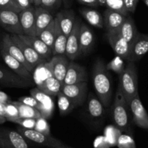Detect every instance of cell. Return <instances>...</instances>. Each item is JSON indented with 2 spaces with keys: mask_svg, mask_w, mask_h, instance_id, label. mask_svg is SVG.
<instances>
[{
  "mask_svg": "<svg viewBox=\"0 0 148 148\" xmlns=\"http://www.w3.org/2000/svg\"><path fill=\"white\" fill-rule=\"evenodd\" d=\"M125 8L129 13H134L137 7L139 0H123Z\"/></svg>",
  "mask_w": 148,
  "mask_h": 148,
  "instance_id": "44",
  "label": "cell"
},
{
  "mask_svg": "<svg viewBox=\"0 0 148 148\" xmlns=\"http://www.w3.org/2000/svg\"><path fill=\"white\" fill-rule=\"evenodd\" d=\"M55 19V18H54ZM55 28H56V36H55V42H54L53 47H52V55H65L66 51V44L68 36L65 35L61 31L60 28L58 26V23L55 19Z\"/></svg>",
  "mask_w": 148,
  "mask_h": 148,
  "instance_id": "29",
  "label": "cell"
},
{
  "mask_svg": "<svg viewBox=\"0 0 148 148\" xmlns=\"http://www.w3.org/2000/svg\"><path fill=\"white\" fill-rule=\"evenodd\" d=\"M55 148H70V147H67V146H65L64 145H60V146L57 147H55Z\"/></svg>",
  "mask_w": 148,
  "mask_h": 148,
  "instance_id": "53",
  "label": "cell"
},
{
  "mask_svg": "<svg viewBox=\"0 0 148 148\" xmlns=\"http://www.w3.org/2000/svg\"><path fill=\"white\" fill-rule=\"evenodd\" d=\"M106 68L108 71H111L120 75L124 70V62L123 59L119 56H116L111 61L106 65Z\"/></svg>",
  "mask_w": 148,
  "mask_h": 148,
  "instance_id": "36",
  "label": "cell"
},
{
  "mask_svg": "<svg viewBox=\"0 0 148 148\" xmlns=\"http://www.w3.org/2000/svg\"><path fill=\"white\" fill-rule=\"evenodd\" d=\"M12 102L18 108V112H19V118L37 119L42 117L39 111L35 108L28 106L19 101H12Z\"/></svg>",
  "mask_w": 148,
  "mask_h": 148,
  "instance_id": "32",
  "label": "cell"
},
{
  "mask_svg": "<svg viewBox=\"0 0 148 148\" xmlns=\"http://www.w3.org/2000/svg\"><path fill=\"white\" fill-rule=\"evenodd\" d=\"M0 10H7L19 13L22 11L21 8L14 0H0Z\"/></svg>",
  "mask_w": 148,
  "mask_h": 148,
  "instance_id": "41",
  "label": "cell"
},
{
  "mask_svg": "<svg viewBox=\"0 0 148 148\" xmlns=\"http://www.w3.org/2000/svg\"><path fill=\"white\" fill-rule=\"evenodd\" d=\"M143 2H144V3H145V5L148 7V0H143Z\"/></svg>",
  "mask_w": 148,
  "mask_h": 148,
  "instance_id": "55",
  "label": "cell"
},
{
  "mask_svg": "<svg viewBox=\"0 0 148 148\" xmlns=\"http://www.w3.org/2000/svg\"><path fill=\"white\" fill-rule=\"evenodd\" d=\"M30 94H31V96L36 98L38 102L41 104V109L39 110V113H41L42 117L45 118L47 120L51 118L55 110V103H54L52 97L44 93L37 87L31 89L30 91Z\"/></svg>",
  "mask_w": 148,
  "mask_h": 148,
  "instance_id": "14",
  "label": "cell"
},
{
  "mask_svg": "<svg viewBox=\"0 0 148 148\" xmlns=\"http://www.w3.org/2000/svg\"><path fill=\"white\" fill-rule=\"evenodd\" d=\"M33 82L37 86L42 84L43 82L47 80L49 78L54 76L52 71V64L51 61L43 62L37 67H36L32 73Z\"/></svg>",
  "mask_w": 148,
  "mask_h": 148,
  "instance_id": "23",
  "label": "cell"
},
{
  "mask_svg": "<svg viewBox=\"0 0 148 148\" xmlns=\"http://www.w3.org/2000/svg\"><path fill=\"white\" fill-rule=\"evenodd\" d=\"M119 86L129 105L138 92L137 69L135 62H128L123 72L119 75Z\"/></svg>",
  "mask_w": 148,
  "mask_h": 148,
  "instance_id": "2",
  "label": "cell"
},
{
  "mask_svg": "<svg viewBox=\"0 0 148 148\" xmlns=\"http://www.w3.org/2000/svg\"><path fill=\"white\" fill-rule=\"evenodd\" d=\"M34 129L38 131V132H41V133L45 134L51 135L49 124L48 123L47 119L43 117H40L36 119Z\"/></svg>",
  "mask_w": 148,
  "mask_h": 148,
  "instance_id": "40",
  "label": "cell"
},
{
  "mask_svg": "<svg viewBox=\"0 0 148 148\" xmlns=\"http://www.w3.org/2000/svg\"><path fill=\"white\" fill-rule=\"evenodd\" d=\"M105 2L106 0H98L99 6H105Z\"/></svg>",
  "mask_w": 148,
  "mask_h": 148,
  "instance_id": "51",
  "label": "cell"
},
{
  "mask_svg": "<svg viewBox=\"0 0 148 148\" xmlns=\"http://www.w3.org/2000/svg\"><path fill=\"white\" fill-rule=\"evenodd\" d=\"M133 121L138 127L148 130V114L143 106L139 95L134 97L129 103Z\"/></svg>",
  "mask_w": 148,
  "mask_h": 148,
  "instance_id": "10",
  "label": "cell"
},
{
  "mask_svg": "<svg viewBox=\"0 0 148 148\" xmlns=\"http://www.w3.org/2000/svg\"><path fill=\"white\" fill-rule=\"evenodd\" d=\"M0 116L5 118V104L0 103Z\"/></svg>",
  "mask_w": 148,
  "mask_h": 148,
  "instance_id": "49",
  "label": "cell"
},
{
  "mask_svg": "<svg viewBox=\"0 0 148 148\" xmlns=\"http://www.w3.org/2000/svg\"><path fill=\"white\" fill-rule=\"evenodd\" d=\"M6 121H7V120L5 117L0 116V124H2V123H5Z\"/></svg>",
  "mask_w": 148,
  "mask_h": 148,
  "instance_id": "52",
  "label": "cell"
},
{
  "mask_svg": "<svg viewBox=\"0 0 148 148\" xmlns=\"http://www.w3.org/2000/svg\"><path fill=\"white\" fill-rule=\"evenodd\" d=\"M105 7L107 9L116 11L125 16L129 15V12L125 8L123 0H106Z\"/></svg>",
  "mask_w": 148,
  "mask_h": 148,
  "instance_id": "35",
  "label": "cell"
},
{
  "mask_svg": "<svg viewBox=\"0 0 148 148\" xmlns=\"http://www.w3.org/2000/svg\"><path fill=\"white\" fill-rule=\"evenodd\" d=\"M107 36L108 42L116 56L127 61L130 52L131 45L123 39L119 28L107 31Z\"/></svg>",
  "mask_w": 148,
  "mask_h": 148,
  "instance_id": "6",
  "label": "cell"
},
{
  "mask_svg": "<svg viewBox=\"0 0 148 148\" xmlns=\"http://www.w3.org/2000/svg\"><path fill=\"white\" fill-rule=\"evenodd\" d=\"M77 1L82 5L92 7V8H97L99 6L98 0H77Z\"/></svg>",
  "mask_w": 148,
  "mask_h": 148,
  "instance_id": "46",
  "label": "cell"
},
{
  "mask_svg": "<svg viewBox=\"0 0 148 148\" xmlns=\"http://www.w3.org/2000/svg\"><path fill=\"white\" fill-rule=\"evenodd\" d=\"M129 106L125 99L119 86L115 95V100L112 107V118L115 126L121 132H126L129 128Z\"/></svg>",
  "mask_w": 148,
  "mask_h": 148,
  "instance_id": "3",
  "label": "cell"
},
{
  "mask_svg": "<svg viewBox=\"0 0 148 148\" xmlns=\"http://www.w3.org/2000/svg\"><path fill=\"white\" fill-rule=\"evenodd\" d=\"M62 2H63L64 5H67L68 4V2H69V0H62Z\"/></svg>",
  "mask_w": 148,
  "mask_h": 148,
  "instance_id": "54",
  "label": "cell"
},
{
  "mask_svg": "<svg viewBox=\"0 0 148 148\" xmlns=\"http://www.w3.org/2000/svg\"><path fill=\"white\" fill-rule=\"evenodd\" d=\"M86 112L92 119L99 121L104 117L105 108L103 104L93 93H89L86 101Z\"/></svg>",
  "mask_w": 148,
  "mask_h": 148,
  "instance_id": "20",
  "label": "cell"
},
{
  "mask_svg": "<svg viewBox=\"0 0 148 148\" xmlns=\"http://www.w3.org/2000/svg\"><path fill=\"white\" fill-rule=\"evenodd\" d=\"M81 25L82 22L80 19L76 18L73 28L67 39L65 56L71 61L77 59L81 55L80 44H79V33H80Z\"/></svg>",
  "mask_w": 148,
  "mask_h": 148,
  "instance_id": "7",
  "label": "cell"
},
{
  "mask_svg": "<svg viewBox=\"0 0 148 148\" xmlns=\"http://www.w3.org/2000/svg\"><path fill=\"white\" fill-rule=\"evenodd\" d=\"M0 48L8 52L10 55L19 61L23 64L30 72L32 73L34 72V68H33L28 62L26 59L24 57L22 51L19 48V47L13 42L10 34H5L2 37L1 43H0Z\"/></svg>",
  "mask_w": 148,
  "mask_h": 148,
  "instance_id": "9",
  "label": "cell"
},
{
  "mask_svg": "<svg viewBox=\"0 0 148 148\" xmlns=\"http://www.w3.org/2000/svg\"><path fill=\"white\" fill-rule=\"evenodd\" d=\"M92 81L97 96L105 108H108L112 98V84L106 65L100 60H97L94 65Z\"/></svg>",
  "mask_w": 148,
  "mask_h": 148,
  "instance_id": "1",
  "label": "cell"
},
{
  "mask_svg": "<svg viewBox=\"0 0 148 148\" xmlns=\"http://www.w3.org/2000/svg\"><path fill=\"white\" fill-rule=\"evenodd\" d=\"M116 146L119 148H136V143L132 136L121 134L118 139Z\"/></svg>",
  "mask_w": 148,
  "mask_h": 148,
  "instance_id": "38",
  "label": "cell"
},
{
  "mask_svg": "<svg viewBox=\"0 0 148 148\" xmlns=\"http://www.w3.org/2000/svg\"><path fill=\"white\" fill-rule=\"evenodd\" d=\"M0 26L10 34L23 35L19 15L13 11L0 10Z\"/></svg>",
  "mask_w": 148,
  "mask_h": 148,
  "instance_id": "8",
  "label": "cell"
},
{
  "mask_svg": "<svg viewBox=\"0 0 148 148\" xmlns=\"http://www.w3.org/2000/svg\"><path fill=\"white\" fill-rule=\"evenodd\" d=\"M35 18L36 36H38L39 34L52 22L54 17L50 12L45 8L42 7H35Z\"/></svg>",
  "mask_w": 148,
  "mask_h": 148,
  "instance_id": "26",
  "label": "cell"
},
{
  "mask_svg": "<svg viewBox=\"0 0 148 148\" xmlns=\"http://www.w3.org/2000/svg\"><path fill=\"white\" fill-rule=\"evenodd\" d=\"M76 18L75 12L72 10H64L60 11L55 17L58 26L66 36H68L72 31Z\"/></svg>",
  "mask_w": 148,
  "mask_h": 148,
  "instance_id": "21",
  "label": "cell"
},
{
  "mask_svg": "<svg viewBox=\"0 0 148 148\" xmlns=\"http://www.w3.org/2000/svg\"><path fill=\"white\" fill-rule=\"evenodd\" d=\"M0 84L8 87L26 88L34 84V82L25 80L12 71L0 67Z\"/></svg>",
  "mask_w": 148,
  "mask_h": 148,
  "instance_id": "13",
  "label": "cell"
},
{
  "mask_svg": "<svg viewBox=\"0 0 148 148\" xmlns=\"http://www.w3.org/2000/svg\"><path fill=\"white\" fill-rule=\"evenodd\" d=\"M0 55L3 59L5 63L8 65V68L17 74L18 76L21 77L25 80L31 81L33 82V75L21 62L17 60L11 55H10L8 52H5L4 49L0 48Z\"/></svg>",
  "mask_w": 148,
  "mask_h": 148,
  "instance_id": "18",
  "label": "cell"
},
{
  "mask_svg": "<svg viewBox=\"0 0 148 148\" xmlns=\"http://www.w3.org/2000/svg\"><path fill=\"white\" fill-rule=\"evenodd\" d=\"M19 118V112L16 105L10 101L5 104V119L8 121H10Z\"/></svg>",
  "mask_w": 148,
  "mask_h": 148,
  "instance_id": "37",
  "label": "cell"
},
{
  "mask_svg": "<svg viewBox=\"0 0 148 148\" xmlns=\"http://www.w3.org/2000/svg\"><path fill=\"white\" fill-rule=\"evenodd\" d=\"M60 92L72 99L74 102H76L79 106L82 105L87 97V82H82L70 85L62 84Z\"/></svg>",
  "mask_w": 148,
  "mask_h": 148,
  "instance_id": "11",
  "label": "cell"
},
{
  "mask_svg": "<svg viewBox=\"0 0 148 148\" xmlns=\"http://www.w3.org/2000/svg\"><path fill=\"white\" fill-rule=\"evenodd\" d=\"M110 145L107 142L105 136H99L97 138L94 144V148H110Z\"/></svg>",
  "mask_w": 148,
  "mask_h": 148,
  "instance_id": "45",
  "label": "cell"
},
{
  "mask_svg": "<svg viewBox=\"0 0 148 148\" xmlns=\"http://www.w3.org/2000/svg\"><path fill=\"white\" fill-rule=\"evenodd\" d=\"M121 135V131L113 126H108L105 130V137L110 147L116 146L118 139Z\"/></svg>",
  "mask_w": 148,
  "mask_h": 148,
  "instance_id": "34",
  "label": "cell"
},
{
  "mask_svg": "<svg viewBox=\"0 0 148 148\" xmlns=\"http://www.w3.org/2000/svg\"><path fill=\"white\" fill-rule=\"evenodd\" d=\"M52 64L53 75L62 84H63L64 79L68 71L70 60L64 55H55L50 60Z\"/></svg>",
  "mask_w": 148,
  "mask_h": 148,
  "instance_id": "22",
  "label": "cell"
},
{
  "mask_svg": "<svg viewBox=\"0 0 148 148\" xmlns=\"http://www.w3.org/2000/svg\"><path fill=\"white\" fill-rule=\"evenodd\" d=\"M95 42V36L92 30L85 23H82L79 33L81 55H86L90 52Z\"/></svg>",
  "mask_w": 148,
  "mask_h": 148,
  "instance_id": "24",
  "label": "cell"
},
{
  "mask_svg": "<svg viewBox=\"0 0 148 148\" xmlns=\"http://www.w3.org/2000/svg\"><path fill=\"white\" fill-rule=\"evenodd\" d=\"M19 102H22V103L25 104V105H28V106L32 107V108H35L39 111L41 109V104L38 102L36 98H34L32 96H23L18 98Z\"/></svg>",
  "mask_w": 148,
  "mask_h": 148,
  "instance_id": "43",
  "label": "cell"
},
{
  "mask_svg": "<svg viewBox=\"0 0 148 148\" xmlns=\"http://www.w3.org/2000/svg\"><path fill=\"white\" fill-rule=\"evenodd\" d=\"M17 131L21 133L28 142L34 143V145L38 146L48 148H55L63 145L61 141L55 138L52 135L45 134L35 129H27L18 126Z\"/></svg>",
  "mask_w": 148,
  "mask_h": 148,
  "instance_id": "4",
  "label": "cell"
},
{
  "mask_svg": "<svg viewBox=\"0 0 148 148\" xmlns=\"http://www.w3.org/2000/svg\"><path fill=\"white\" fill-rule=\"evenodd\" d=\"M23 35L36 36V30L35 6L24 9L18 13Z\"/></svg>",
  "mask_w": 148,
  "mask_h": 148,
  "instance_id": "19",
  "label": "cell"
},
{
  "mask_svg": "<svg viewBox=\"0 0 148 148\" xmlns=\"http://www.w3.org/2000/svg\"><path fill=\"white\" fill-rule=\"evenodd\" d=\"M33 5L35 7H40L41 5V0H32Z\"/></svg>",
  "mask_w": 148,
  "mask_h": 148,
  "instance_id": "50",
  "label": "cell"
},
{
  "mask_svg": "<svg viewBox=\"0 0 148 148\" xmlns=\"http://www.w3.org/2000/svg\"><path fill=\"white\" fill-rule=\"evenodd\" d=\"M148 52V34L139 33L131 45L127 62H135Z\"/></svg>",
  "mask_w": 148,
  "mask_h": 148,
  "instance_id": "12",
  "label": "cell"
},
{
  "mask_svg": "<svg viewBox=\"0 0 148 148\" xmlns=\"http://www.w3.org/2000/svg\"><path fill=\"white\" fill-rule=\"evenodd\" d=\"M119 30L123 39L130 45H132L137 34H139L133 18L129 15L126 16L121 26L119 28Z\"/></svg>",
  "mask_w": 148,
  "mask_h": 148,
  "instance_id": "27",
  "label": "cell"
},
{
  "mask_svg": "<svg viewBox=\"0 0 148 148\" xmlns=\"http://www.w3.org/2000/svg\"><path fill=\"white\" fill-rule=\"evenodd\" d=\"M10 101H12L10 97L8 94L5 93V92L0 90V103L7 104Z\"/></svg>",
  "mask_w": 148,
  "mask_h": 148,
  "instance_id": "48",
  "label": "cell"
},
{
  "mask_svg": "<svg viewBox=\"0 0 148 148\" xmlns=\"http://www.w3.org/2000/svg\"><path fill=\"white\" fill-rule=\"evenodd\" d=\"M36 119H21V118H18V119L11 121V122L16 123L18 126L24 128V129H34L36 125Z\"/></svg>",
  "mask_w": 148,
  "mask_h": 148,
  "instance_id": "42",
  "label": "cell"
},
{
  "mask_svg": "<svg viewBox=\"0 0 148 148\" xmlns=\"http://www.w3.org/2000/svg\"><path fill=\"white\" fill-rule=\"evenodd\" d=\"M79 11L83 18L91 25L97 28H103V17L97 10L92 8H82Z\"/></svg>",
  "mask_w": 148,
  "mask_h": 148,
  "instance_id": "28",
  "label": "cell"
},
{
  "mask_svg": "<svg viewBox=\"0 0 148 148\" xmlns=\"http://www.w3.org/2000/svg\"><path fill=\"white\" fill-rule=\"evenodd\" d=\"M58 97V107L60 116H64L70 113L74 108L77 107V104L72 99L64 95L62 92H60L57 95Z\"/></svg>",
  "mask_w": 148,
  "mask_h": 148,
  "instance_id": "31",
  "label": "cell"
},
{
  "mask_svg": "<svg viewBox=\"0 0 148 148\" xmlns=\"http://www.w3.org/2000/svg\"><path fill=\"white\" fill-rule=\"evenodd\" d=\"M62 85V84L55 76H52L43 82L39 86H37V88L49 96L57 97L58 93L60 92Z\"/></svg>",
  "mask_w": 148,
  "mask_h": 148,
  "instance_id": "30",
  "label": "cell"
},
{
  "mask_svg": "<svg viewBox=\"0 0 148 148\" xmlns=\"http://www.w3.org/2000/svg\"><path fill=\"white\" fill-rule=\"evenodd\" d=\"M88 80L86 68L73 61H70L68 71L64 79L63 84L70 85L86 82Z\"/></svg>",
  "mask_w": 148,
  "mask_h": 148,
  "instance_id": "16",
  "label": "cell"
},
{
  "mask_svg": "<svg viewBox=\"0 0 148 148\" xmlns=\"http://www.w3.org/2000/svg\"><path fill=\"white\" fill-rule=\"evenodd\" d=\"M55 36H56V28H55V22L54 19L52 22L46 28H45L38 36L52 50Z\"/></svg>",
  "mask_w": 148,
  "mask_h": 148,
  "instance_id": "33",
  "label": "cell"
},
{
  "mask_svg": "<svg viewBox=\"0 0 148 148\" xmlns=\"http://www.w3.org/2000/svg\"><path fill=\"white\" fill-rule=\"evenodd\" d=\"M126 16L111 10L106 9L103 14L104 27L107 31L118 29L121 26Z\"/></svg>",
  "mask_w": 148,
  "mask_h": 148,
  "instance_id": "25",
  "label": "cell"
},
{
  "mask_svg": "<svg viewBox=\"0 0 148 148\" xmlns=\"http://www.w3.org/2000/svg\"><path fill=\"white\" fill-rule=\"evenodd\" d=\"M62 3V0H41L40 7L52 12L59 9Z\"/></svg>",
  "mask_w": 148,
  "mask_h": 148,
  "instance_id": "39",
  "label": "cell"
},
{
  "mask_svg": "<svg viewBox=\"0 0 148 148\" xmlns=\"http://www.w3.org/2000/svg\"><path fill=\"white\" fill-rule=\"evenodd\" d=\"M14 1L18 4V5L21 8L22 10L34 5L31 3L30 0H14Z\"/></svg>",
  "mask_w": 148,
  "mask_h": 148,
  "instance_id": "47",
  "label": "cell"
},
{
  "mask_svg": "<svg viewBox=\"0 0 148 148\" xmlns=\"http://www.w3.org/2000/svg\"><path fill=\"white\" fill-rule=\"evenodd\" d=\"M10 36L13 42L19 47L26 60L28 61V63L31 64L33 68H35L36 67L43 62H48V61L45 60L44 58H42L32 47L25 43L20 38L19 36L16 35V34H10Z\"/></svg>",
  "mask_w": 148,
  "mask_h": 148,
  "instance_id": "15",
  "label": "cell"
},
{
  "mask_svg": "<svg viewBox=\"0 0 148 148\" xmlns=\"http://www.w3.org/2000/svg\"><path fill=\"white\" fill-rule=\"evenodd\" d=\"M0 148H31V145L18 131L0 129Z\"/></svg>",
  "mask_w": 148,
  "mask_h": 148,
  "instance_id": "5",
  "label": "cell"
},
{
  "mask_svg": "<svg viewBox=\"0 0 148 148\" xmlns=\"http://www.w3.org/2000/svg\"><path fill=\"white\" fill-rule=\"evenodd\" d=\"M30 1H31V3L33 4V1H32V0H30Z\"/></svg>",
  "mask_w": 148,
  "mask_h": 148,
  "instance_id": "56",
  "label": "cell"
},
{
  "mask_svg": "<svg viewBox=\"0 0 148 148\" xmlns=\"http://www.w3.org/2000/svg\"><path fill=\"white\" fill-rule=\"evenodd\" d=\"M25 43L32 47L42 58L49 61L53 57L52 49L49 47L42 39L37 36L18 35Z\"/></svg>",
  "mask_w": 148,
  "mask_h": 148,
  "instance_id": "17",
  "label": "cell"
}]
</instances>
